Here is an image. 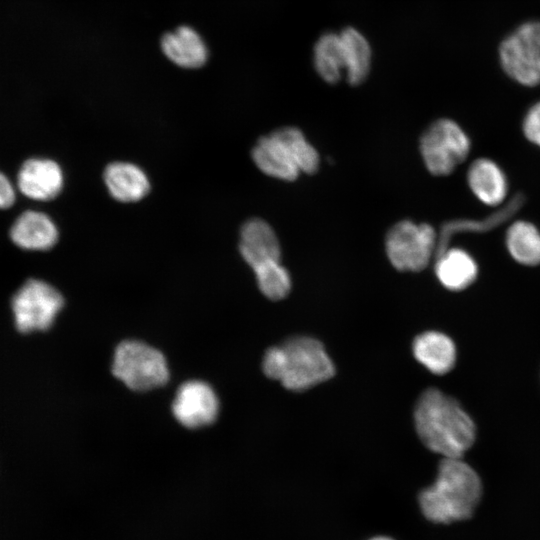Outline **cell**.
<instances>
[{
  "label": "cell",
  "mask_w": 540,
  "mask_h": 540,
  "mask_svg": "<svg viewBox=\"0 0 540 540\" xmlns=\"http://www.w3.org/2000/svg\"><path fill=\"white\" fill-rule=\"evenodd\" d=\"M414 421L422 443L444 458H461L475 441L471 417L455 399L435 388L419 397Z\"/></svg>",
  "instance_id": "1"
},
{
  "label": "cell",
  "mask_w": 540,
  "mask_h": 540,
  "mask_svg": "<svg viewBox=\"0 0 540 540\" xmlns=\"http://www.w3.org/2000/svg\"><path fill=\"white\" fill-rule=\"evenodd\" d=\"M481 492L480 478L472 467L461 458H444L433 485L421 491L419 503L427 519L451 523L471 516Z\"/></svg>",
  "instance_id": "2"
},
{
  "label": "cell",
  "mask_w": 540,
  "mask_h": 540,
  "mask_svg": "<svg viewBox=\"0 0 540 540\" xmlns=\"http://www.w3.org/2000/svg\"><path fill=\"white\" fill-rule=\"evenodd\" d=\"M265 375L286 389L304 391L330 379L334 365L323 345L306 336L294 337L267 350L262 363Z\"/></svg>",
  "instance_id": "3"
},
{
  "label": "cell",
  "mask_w": 540,
  "mask_h": 540,
  "mask_svg": "<svg viewBox=\"0 0 540 540\" xmlns=\"http://www.w3.org/2000/svg\"><path fill=\"white\" fill-rule=\"evenodd\" d=\"M256 166L266 175L295 180L300 172L313 174L319 167V155L295 127H284L258 140L252 150Z\"/></svg>",
  "instance_id": "4"
},
{
  "label": "cell",
  "mask_w": 540,
  "mask_h": 540,
  "mask_svg": "<svg viewBox=\"0 0 540 540\" xmlns=\"http://www.w3.org/2000/svg\"><path fill=\"white\" fill-rule=\"evenodd\" d=\"M113 375L128 388L146 391L163 386L169 379L164 355L148 344L137 340L121 342L114 353Z\"/></svg>",
  "instance_id": "5"
},
{
  "label": "cell",
  "mask_w": 540,
  "mask_h": 540,
  "mask_svg": "<svg viewBox=\"0 0 540 540\" xmlns=\"http://www.w3.org/2000/svg\"><path fill=\"white\" fill-rule=\"evenodd\" d=\"M499 63L513 81L526 87L540 84V20L531 19L505 36L498 47Z\"/></svg>",
  "instance_id": "6"
},
{
  "label": "cell",
  "mask_w": 540,
  "mask_h": 540,
  "mask_svg": "<svg viewBox=\"0 0 540 540\" xmlns=\"http://www.w3.org/2000/svg\"><path fill=\"white\" fill-rule=\"evenodd\" d=\"M420 150L429 172L436 176H445L466 159L470 151V141L456 122L439 119L422 134Z\"/></svg>",
  "instance_id": "7"
},
{
  "label": "cell",
  "mask_w": 540,
  "mask_h": 540,
  "mask_svg": "<svg viewBox=\"0 0 540 540\" xmlns=\"http://www.w3.org/2000/svg\"><path fill=\"white\" fill-rule=\"evenodd\" d=\"M437 234L426 223L403 220L390 228L385 247L391 264L400 271H421L435 255Z\"/></svg>",
  "instance_id": "8"
},
{
  "label": "cell",
  "mask_w": 540,
  "mask_h": 540,
  "mask_svg": "<svg viewBox=\"0 0 540 540\" xmlns=\"http://www.w3.org/2000/svg\"><path fill=\"white\" fill-rule=\"evenodd\" d=\"M64 305L61 293L41 279H28L12 297L15 324L20 332L46 330Z\"/></svg>",
  "instance_id": "9"
},
{
  "label": "cell",
  "mask_w": 540,
  "mask_h": 540,
  "mask_svg": "<svg viewBox=\"0 0 540 540\" xmlns=\"http://www.w3.org/2000/svg\"><path fill=\"white\" fill-rule=\"evenodd\" d=\"M15 185L24 197L38 202L55 199L64 187V172L60 164L47 157L27 158L20 165Z\"/></svg>",
  "instance_id": "10"
},
{
  "label": "cell",
  "mask_w": 540,
  "mask_h": 540,
  "mask_svg": "<svg viewBox=\"0 0 540 540\" xmlns=\"http://www.w3.org/2000/svg\"><path fill=\"white\" fill-rule=\"evenodd\" d=\"M219 400L210 385L192 380L183 383L172 403L177 421L187 428H199L211 424L217 417Z\"/></svg>",
  "instance_id": "11"
},
{
  "label": "cell",
  "mask_w": 540,
  "mask_h": 540,
  "mask_svg": "<svg viewBox=\"0 0 540 540\" xmlns=\"http://www.w3.org/2000/svg\"><path fill=\"white\" fill-rule=\"evenodd\" d=\"M11 242L28 252L51 250L59 240V229L50 215L29 209L21 212L9 229Z\"/></svg>",
  "instance_id": "12"
},
{
  "label": "cell",
  "mask_w": 540,
  "mask_h": 540,
  "mask_svg": "<svg viewBox=\"0 0 540 540\" xmlns=\"http://www.w3.org/2000/svg\"><path fill=\"white\" fill-rule=\"evenodd\" d=\"M239 251L245 262L254 267L280 261L279 241L271 226L262 219L247 220L240 230Z\"/></svg>",
  "instance_id": "13"
},
{
  "label": "cell",
  "mask_w": 540,
  "mask_h": 540,
  "mask_svg": "<svg viewBox=\"0 0 540 540\" xmlns=\"http://www.w3.org/2000/svg\"><path fill=\"white\" fill-rule=\"evenodd\" d=\"M161 49L174 64L185 69H197L208 60V48L200 34L190 26H179L163 35Z\"/></svg>",
  "instance_id": "14"
},
{
  "label": "cell",
  "mask_w": 540,
  "mask_h": 540,
  "mask_svg": "<svg viewBox=\"0 0 540 540\" xmlns=\"http://www.w3.org/2000/svg\"><path fill=\"white\" fill-rule=\"evenodd\" d=\"M103 181L109 194L122 203L143 199L150 191L147 174L130 162L115 161L106 166Z\"/></svg>",
  "instance_id": "15"
},
{
  "label": "cell",
  "mask_w": 540,
  "mask_h": 540,
  "mask_svg": "<svg viewBox=\"0 0 540 540\" xmlns=\"http://www.w3.org/2000/svg\"><path fill=\"white\" fill-rule=\"evenodd\" d=\"M468 184L474 195L484 204L497 206L505 200L508 184L501 168L492 160H475L467 173Z\"/></svg>",
  "instance_id": "16"
},
{
  "label": "cell",
  "mask_w": 540,
  "mask_h": 540,
  "mask_svg": "<svg viewBox=\"0 0 540 540\" xmlns=\"http://www.w3.org/2000/svg\"><path fill=\"white\" fill-rule=\"evenodd\" d=\"M413 354L419 363L436 375L449 372L456 361L453 341L437 331L418 335L413 342Z\"/></svg>",
  "instance_id": "17"
},
{
  "label": "cell",
  "mask_w": 540,
  "mask_h": 540,
  "mask_svg": "<svg viewBox=\"0 0 540 540\" xmlns=\"http://www.w3.org/2000/svg\"><path fill=\"white\" fill-rule=\"evenodd\" d=\"M436 259L435 273L445 288L460 291L475 281L478 267L475 260L466 251L459 248H448Z\"/></svg>",
  "instance_id": "18"
},
{
  "label": "cell",
  "mask_w": 540,
  "mask_h": 540,
  "mask_svg": "<svg viewBox=\"0 0 540 540\" xmlns=\"http://www.w3.org/2000/svg\"><path fill=\"white\" fill-rule=\"evenodd\" d=\"M344 53L345 72L351 85L362 83L370 71L371 48L357 29L347 27L340 33Z\"/></svg>",
  "instance_id": "19"
},
{
  "label": "cell",
  "mask_w": 540,
  "mask_h": 540,
  "mask_svg": "<svg viewBox=\"0 0 540 540\" xmlns=\"http://www.w3.org/2000/svg\"><path fill=\"white\" fill-rule=\"evenodd\" d=\"M524 199L522 195H516L514 196L509 203H507L505 206H503L500 210L496 211L489 217H486L482 220H468V219H460V220H453L448 223H445L441 230L439 235H437V244H436V251H435V257L437 258L440 256L445 250L448 249V243L451 239L452 235L457 232H465V231H487L490 230L500 223L506 221L511 215H513L519 207L522 205Z\"/></svg>",
  "instance_id": "20"
},
{
  "label": "cell",
  "mask_w": 540,
  "mask_h": 540,
  "mask_svg": "<svg viewBox=\"0 0 540 540\" xmlns=\"http://www.w3.org/2000/svg\"><path fill=\"white\" fill-rule=\"evenodd\" d=\"M506 247L512 258L520 264H540V231L530 222L519 220L508 228Z\"/></svg>",
  "instance_id": "21"
},
{
  "label": "cell",
  "mask_w": 540,
  "mask_h": 540,
  "mask_svg": "<svg viewBox=\"0 0 540 540\" xmlns=\"http://www.w3.org/2000/svg\"><path fill=\"white\" fill-rule=\"evenodd\" d=\"M314 66L319 76L327 83L339 81L345 70L344 53L339 34L325 33L314 47Z\"/></svg>",
  "instance_id": "22"
},
{
  "label": "cell",
  "mask_w": 540,
  "mask_h": 540,
  "mask_svg": "<svg viewBox=\"0 0 540 540\" xmlns=\"http://www.w3.org/2000/svg\"><path fill=\"white\" fill-rule=\"evenodd\" d=\"M260 291L271 300L285 298L291 290V278L280 261H271L253 268Z\"/></svg>",
  "instance_id": "23"
},
{
  "label": "cell",
  "mask_w": 540,
  "mask_h": 540,
  "mask_svg": "<svg viewBox=\"0 0 540 540\" xmlns=\"http://www.w3.org/2000/svg\"><path fill=\"white\" fill-rule=\"evenodd\" d=\"M523 132L530 142L540 147V101L527 111L523 121Z\"/></svg>",
  "instance_id": "24"
},
{
  "label": "cell",
  "mask_w": 540,
  "mask_h": 540,
  "mask_svg": "<svg viewBox=\"0 0 540 540\" xmlns=\"http://www.w3.org/2000/svg\"><path fill=\"white\" fill-rule=\"evenodd\" d=\"M17 187L11 179L0 170V209L6 210L12 207L17 198Z\"/></svg>",
  "instance_id": "25"
},
{
  "label": "cell",
  "mask_w": 540,
  "mask_h": 540,
  "mask_svg": "<svg viewBox=\"0 0 540 540\" xmlns=\"http://www.w3.org/2000/svg\"><path fill=\"white\" fill-rule=\"evenodd\" d=\"M370 540H393V539H391L389 537L378 536V537H374V538H372Z\"/></svg>",
  "instance_id": "26"
}]
</instances>
